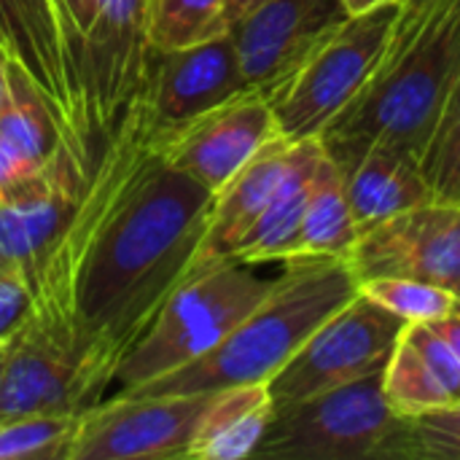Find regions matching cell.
Segmentation results:
<instances>
[{
	"label": "cell",
	"mask_w": 460,
	"mask_h": 460,
	"mask_svg": "<svg viewBox=\"0 0 460 460\" xmlns=\"http://www.w3.org/2000/svg\"><path fill=\"white\" fill-rule=\"evenodd\" d=\"M162 127L143 81L100 137L70 218L27 275L32 315L73 353L89 404L162 302L205 264L216 194L167 162Z\"/></svg>",
	"instance_id": "cell-1"
},
{
	"label": "cell",
	"mask_w": 460,
	"mask_h": 460,
	"mask_svg": "<svg viewBox=\"0 0 460 460\" xmlns=\"http://www.w3.org/2000/svg\"><path fill=\"white\" fill-rule=\"evenodd\" d=\"M418 162L434 199L460 202V73L434 119Z\"/></svg>",
	"instance_id": "cell-27"
},
{
	"label": "cell",
	"mask_w": 460,
	"mask_h": 460,
	"mask_svg": "<svg viewBox=\"0 0 460 460\" xmlns=\"http://www.w3.org/2000/svg\"><path fill=\"white\" fill-rule=\"evenodd\" d=\"M402 0L348 16L283 84L267 92L278 132L288 140L321 137L375 75Z\"/></svg>",
	"instance_id": "cell-5"
},
{
	"label": "cell",
	"mask_w": 460,
	"mask_h": 460,
	"mask_svg": "<svg viewBox=\"0 0 460 460\" xmlns=\"http://www.w3.org/2000/svg\"><path fill=\"white\" fill-rule=\"evenodd\" d=\"M51 5L57 13L67 75L73 84L75 105H78V137H81V62H84V49H86L92 24L100 11V0H51Z\"/></svg>",
	"instance_id": "cell-29"
},
{
	"label": "cell",
	"mask_w": 460,
	"mask_h": 460,
	"mask_svg": "<svg viewBox=\"0 0 460 460\" xmlns=\"http://www.w3.org/2000/svg\"><path fill=\"white\" fill-rule=\"evenodd\" d=\"M86 178V156L67 140L0 199V261L24 275L70 218Z\"/></svg>",
	"instance_id": "cell-13"
},
{
	"label": "cell",
	"mask_w": 460,
	"mask_h": 460,
	"mask_svg": "<svg viewBox=\"0 0 460 460\" xmlns=\"http://www.w3.org/2000/svg\"><path fill=\"white\" fill-rule=\"evenodd\" d=\"M275 135L280 132L267 94L245 89L208 113L162 127V151L172 167L216 194Z\"/></svg>",
	"instance_id": "cell-11"
},
{
	"label": "cell",
	"mask_w": 460,
	"mask_h": 460,
	"mask_svg": "<svg viewBox=\"0 0 460 460\" xmlns=\"http://www.w3.org/2000/svg\"><path fill=\"white\" fill-rule=\"evenodd\" d=\"M348 264L358 283L412 278L456 288L460 283V202L431 199L358 229Z\"/></svg>",
	"instance_id": "cell-10"
},
{
	"label": "cell",
	"mask_w": 460,
	"mask_h": 460,
	"mask_svg": "<svg viewBox=\"0 0 460 460\" xmlns=\"http://www.w3.org/2000/svg\"><path fill=\"white\" fill-rule=\"evenodd\" d=\"M32 315V288L19 267H0V342Z\"/></svg>",
	"instance_id": "cell-31"
},
{
	"label": "cell",
	"mask_w": 460,
	"mask_h": 460,
	"mask_svg": "<svg viewBox=\"0 0 460 460\" xmlns=\"http://www.w3.org/2000/svg\"><path fill=\"white\" fill-rule=\"evenodd\" d=\"M453 294H456V302H458V305H460V283H458V286H456V288H453Z\"/></svg>",
	"instance_id": "cell-37"
},
{
	"label": "cell",
	"mask_w": 460,
	"mask_h": 460,
	"mask_svg": "<svg viewBox=\"0 0 460 460\" xmlns=\"http://www.w3.org/2000/svg\"><path fill=\"white\" fill-rule=\"evenodd\" d=\"M431 326L445 337V342L456 350V356L460 358V305H456V310L447 313L445 318L431 321Z\"/></svg>",
	"instance_id": "cell-33"
},
{
	"label": "cell",
	"mask_w": 460,
	"mask_h": 460,
	"mask_svg": "<svg viewBox=\"0 0 460 460\" xmlns=\"http://www.w3.org/2000/svg\"><path fill=\"white\" fill-rule=\"evenodd\" d=\"M0 46L35 78L62 124L65 140L86 156L78 137V105L51 0H0Z\"/></svg>",
	"instance_id": "cell-17"
},
{
	"label": "cell",
	"mask_w": 460,
	"mask_h": 460,
	"mask_svg": "<svg viewBox=\"0 0 460 460\" xmlns=\"http://www.w3.org/2000/svg\"><path fill=\"white\" fill-rule=\"evenodd\" d=\"M356 240H358V224L350 213L340 167L323 151L313 175L296 259L310 256V259H345L348 261Z\"/></svg>",
	"instance_id": "cell-21"
},
{
	"label": "cell",
	"mask_w": 460,
	"mask_h": 460,
	"mask_svg": "<svg viewBox=\"0 0 460 460\" xmlns=\"http://www.w3.org/2000/svg\"><path fill=\"white\" fill-rule=\"evenodd\" d=\"M358 291L407 323H431L453 313L458 305L453 288L412 278H372L358 283Z\"/></svg>",
	"instance_id": "cell-28"
},
{
	"label": "cell",
	"mask_w": 460,
	"mask_h": 460,
	"mask_svg": "<svg viewBox=\"0 0 460 460\" xmlns=\"http://www.w3.org/2000/svg\"><path fill=\"white\" fill-rule=\"evenodd\" d=\"M272 288L251 264L213 259L197 267L159 307L148 332L116 369L119 391L172 375L210 353Z\"/></svg>",
	"instance_id": "cell-4"
},
{
	"label": "cell",
	"mask_w": 460,
	"mask_h": 460,
	"mask_svg": "<svg viewBox=\"0 0 460 460\" xmlns=\"http://www.w3.org/2000/svg\"><path fill=\"white\" fill-rule=\"evenodd\" d=\"M340 167L358 229L434 199L418 156L388 143L321 140Z\"/></svg>",
	"instance_id": "cell-16"
},
{
	"label": "cell",
	"mask_w": 460,
	"mask_h": 460,
	"mask_svg": "<svg viewBox=\"0 0 460 460\" xmlns=\"http://www.w3.org/2000/svg\"><path fill=\"white\" fill-rule=\"evenodd\" d=\"M8 67H11V54L0 46V105L5 102L8 94Z\"/></svg>",
	"instance_id": "cell-34"
},
{
	"label": "cell",
	"mask_w": 460,
	"mask_h": 460,
	"mask_svg": "<svg viewBox=\"0 0 460 460\" xmlns=\"http://www.w3.org/2000/svg\"><path fill=\"white\" fill-rule=\"evenodd\" d=\"M272 415L275 399L267 383L213 391L210 404L191 437L186 460L253 458Z\"/></svg>",
	"instance_id": "cell-20"
},
{
	"label": "cell",
	"mask_w": 460,
	"mask_h": 460,
	"mask_svg": "<svg viewBox=\"0 0 460 460\" xmlns=\"http://www.w3.org/2000/svg\"><path fill=\"white\" fill-rule=\"evenodd\" d=\"M151 57L146 0H100L81 62V146L89 162L100 137L146 81Z\"/></svg>",
	"instance_id": "cell-9"
},
{
	"label": "cell",
	"mask_w": 460,
	"mask_h": 460,
	"mask_svg": "<svg viewBox=\"0 0 460 460\" xmlns=\"http://www.w3.org/2000/svg\"><path fill=\"white\" fill-rule=\"evenodd\" d=\"M296 140L275 135L253 159H248L213 197L210 224L202 240V261L232 259L234 248L261 216L283 183Z\"/></svg>",
	"instance_id": "cell-18"
},
{
	"label": "cell",
	"mask_w": 460,
	"mask_h": 460,
	"mask_svg": "<svg viewBox=\"0 0 460 460\" xmlns=\"http://www.w3.org/2000/svg\"><path fill=\"white\" fill-rule=\"evenodd\" d=\"M213 391L113 396L81 412L67 460H186Z\"/></svg>",
	"instance_id": "cell-8"
},
{
	"label": "cell",
	"mask_w": 460,
	"mask_h": 460,
	"mask_svg": "<svg viewBox=\"0 0 460 460\" xmlns=\"http://www.w3.org/2000/svg\"><path fill=\"white\" fill-rule=\"evenodd\" d=\"M396 423L383 372L275 407L259 460H375Z\"/></svg>",
	"instance_id": "cell-6"
},
{
	"label": "cell",
	"mask_w": 460,
	"mask_h": 460,
	"mask_svg": "<svg viewBox=\"0 0 460 460\" xmlns=\"http://www.w3.org/2000/svg\"><path fill=\"white\" fill-rule=\"evenodd\" d=\"M8 342H11V337H5V340L0 342V372H3V361H5V350H8Z\"/></svg>",
	"instance_id": "cell-36"
},
{
	"label": "cell",
	"mask_w": 460,
	"mask_h": 460,
	"mask_svg": "<svg viewBox=\"0 0 460 460\" xmlns=\"http://www.w3.org/2000/svg\"><path fill=\"white\" fill-rule=\"evenodd\" d=\"M89 399L67 345L35 315L13 334L0 372V420L38 412H84Z\"/></svg>",
	"instance_id": "cell-14"
},
{
	"label": "cell",
	"mask_w": 460,
	"mask_h": 460,
	"mask_svg": "<svg viewBox=\"0 0 460 460\" xmlns=\"http://www.w3.org/2000/svg\"><path fill=\"white\" fill-rule=\"evenodd\" d=\"M146 81L154 113L164 127L208 113L248 89L229 32L181 51H154Z\"/></svg>",
	"instance_id": "cell-15"
},
{
	"label": "cell",
	"mask_w": 460,
	"mask_h": 460,
	"mask_svg": "<svg viewBox=\"0 0 460 460\" xmlns=\"http://www.w3.org/2000/svg\"><path fill=\"white\" fill-rule=\"evenodd\" d=\"M224 32L226 0H146V35L154 51H181Z\"/></svg>",
	"instance_id": "cell-23"
},
{
	"label": "cell",
	"mask_w": 460,
	"mask_h": 460,
	"mask_svg": "<svg viewBox=\"0 0 460 460\" xmlns=\"http://www.w3.org/2000/svg\"><path fill=\"white\" fill-rule=\"evenodd\" d=\"M35 162H30L13 146L0 140V199H5L22 181H27L35 172Z\"/></svg>",
	"instance_id": "cell-32"
},
{
	"label": "cell",
	"mask_w": 460,
	"mask_h": 460,
	"mask_svg": "<svg viewBox=\"0 0 460 460\" xmlns=\"http://www.w3.org/2000/svg\"><path fill=\"white\" fill-rule=\"evenodd\" d=\"M375 460H460V402L420 415H396Z\"/></svg>",
	"instance_id": "cell-24"
},
{
	"label": "cell",
	"mask_w": 460,
	"mask_h": 460,
	"mask_svg": "<svg viewBox=\"0 0 460 460\" xmlns=\"http://www.w3.org/2000/svg\"><path fill=\"white\" fill-rule=\"evenodd\" d=\"M404 337L420 350V356L429 361V367L437 372V377L453 396V402H460V358L445 342V337L431 323H410Z\"/></svg>",
	"instance_id": "cell-30"
},
{
	"label": "cell",
	"mask_w": 460,
	"mask_h": 460,
	"mask_svg": "<svg viewBox=\"0 0 460 460\" xmlns=\"http://www.w3.org/2000/svg\"><path fill=\"white\" fill-rule=\"evenodd\" d=\"M407 326L404 318L358 291L345 307L329 315L267 383L275 407L383 372Z\"/></svg>",
	"instance_id": "cell-7"
},
{
	"label": "cell",
	"mask_w": 460,
	"mask_h": 460,
	"mask_svg": "<svg viewBox=\"0 0 460 460\" xmlns=\"http://www.w3.org/2000/svg\"><path fill=\"white\" fill-rule=\"evenodd\" d=\"M383 394L391 410L402 418L453 404V396L447 394L437 372L404 334L383 369Z\"/></svg>",
	"instance_id": "cell-25"
},
{
	"label": "cell",
	"mask_w": 460,
	"mask_h": 460,
	"mask_svg": "<svg viewBox=\"0 0 460 460\" xmlns=\"http://www.w3.org/2000/svg\"><path fill=\"white\" fill-rule=\"evenodd\" d=\"M81 412H38L0 420V460H67Z\"/></svg>",
	"instance_id": "cell-26"
},
{
	"label": "cell",
	"mask_w": 460,
	"mask_h": 460,
	"mask_svg": "<svg viewBox=\"0 0 460 460\" xmlns=\"http://www.w3.org/2000/svg\"><path fill=\"white\" fill-rule=\"evenodd\" d=\"M460 73V0H402L388 49L321 140L388 143L420 159Z\"/></svg>",
	"instance_id": "cell-2"
},
{
	"label": "cell",
	"mask_w": 460,
	"mask_h": 460,
	"mask_svg": "<svg viewBox=\"0 0 460 460\" xmlns=\"http://www.w3.org/2000/svg\"><path fill=\"white\" fill-rule=\"evenodd\" d=\"M358 294L345 259H291L270 294L202 358L116 396L202 394L251 383H270L305 340Z\"/></svg>",
	"instance_id": "cell-3"
},
{
	"label": "cell",
	"mask_w": 460,
	"mask_h": 460,
	"mask_svg": "<svg viewBox=\"0 0 460 460\" xmlns=\"http://www.w3.org/2000/svg\"><path fill=\"white\" fill-rule=\"evenodd\" d=\"M0 267H8V264H3V261H0Z\"/></svg>",
	"instance_id": "cell-38"
},
{
	"label": "cell",
	"mask_w": 460,
	"mask_h": 460,
	"mask_svg": "<svg viewBox=\"0 0 460 460\" xmlns=\"http://www.w3.org/2000/svg\"><path fill=\"white\" fill-rule=\"evenodd\" d=\"M0 140L35 164H43L65 140L51 102L35 78L13 59L8 67V94L0 105Z\"/></svg>",
	"instance_id": "cell-22"
},
{
	"label": "cell",
	"mask_w": 460,
	"mask_h": 460,
	"mask_svg": "<svg viewBox=\"0 0 460 460\" xmlns=\"http://www.w3.org/2000/svg\"><path fill=\"white\" fill-rule=\"evenodd\" d=\"M348 16L342 0H264L243 13L229 35L248 89L272 92Z\"/></svg>",
	"instance_id": "cell-12"
},
{
	"label": "cell",
	"mask_w": 460,
	"mask_h": 460,
	"mask_svg": "<svg viewBox=\"0 0 460 460\" xmlns=\"http://www.w3.org/2000/svg\"><path fill=\"white\" fill-rule=\"evenodd\" d=\"M380 3H388V0H342L345 11H348L350 16L364 13V11H372V8H377Z\"/></svg>",
	"instance_id": "cell-35"
},
{
	"label": "cell",
	"mask_w": 460,
	"mask_h": 460,
	"mask_svg": "<svg viewBox=\"0 0 460 460\" xmlns=\"http://www.w3.org/2000/svg\"><path fill=\"white\" fill-rule=\"evenodd\" d=\"M323 156L321 137L296 140L291 167L278 186L270 205L261 210V216L253 221V226L245 232L240 245L234 248L232 259L243 264H270V261H291L299 256V234H302V218L313 186L315 167Z\"/></svg>",
	"instance_id": "cell-19"
}]
</instances>
